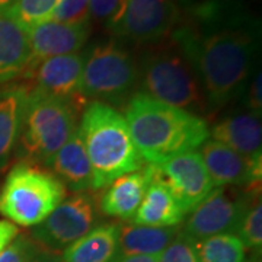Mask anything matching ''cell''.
<instances>
[{
    "label": "cell",
    "mask_w": 262,
    "mask_h": 262,
    "mask_svg": "<svg viewBox=\"0 0 262 262\" xmlns=\"http://www.w3.org/2000/svg\"><path fill=\"white\" fill-rule=\"evenodd\" d=\"M169 38L194 67L210 113L245 92L259 47V22L241 0H201Z\"/></svg>",
    "instance_id": "1"
},
{
    "label": "cell",
    "mask_w": 262,
    "mask_h": 262,
    "mask_svg": "<svg viewBox=\"0 0 262 262\" xmlns=\"http://www.w3.org/2000/svg\"><path fill=\"white\" fill-rule=\"evenodd\" d=\"M122 115L136 147L149 165H162L178 155L195 151L210 136L204 118L143 92L128 98Z\"/></svg>",
    "instance_id": "2"
},
{
    "label": "cell",
    "mask_w": 262,
    "mask_h": 262,
    "mask_svg": "<svg viewBox=\"0 0 262 262\" xmlns=\"http://www.w3.org/2000/svg\"><path fill=\"white\" fill-rule=\"evenodd\" d=\"M77 131L94 169L98 189L125 173L139 170L146 163L134 144L124 115L110 103H88Z\"/></svg>",
    "instance_id": "3"
},
{
    "label": "cell",
    "mask_w": 262,
    "mask_h": 262,
    "mask_svg": "<svg viewBox=\"0 0 262 262\" xmlns=\"http://www.w3.org/2000/svg\"><path fill=\"white\" fill-rule=\"evenodd\" d=\"M151 46L139 63L143 94L204 118L210 114L206 95L187 57L169 37Z\"/></svg>",
    "instance_id": "4"
},
{
    "label": "cell",
    "mask_w": 262,
    "mask_h": 262,
    "mask_svg": "<svg viewBox=\"0 0 262 262\" xmlns=\"http://www.w3.org/2000/svg\"><path fill=\"white\" fill-rule=\"evenodd\" d=\"M76 108L54 96L32 91L15 155L19 162L47 168L50 160L76 131Z\"/></svg>",
    "instance_id": "5"
},
{
    "label": "cell",
    "mask_w": 262,
    "mask_h": 262,
    "mask_svg": "<svg viewBox=\"0 0 262 262\" xmlns=\"http://www.w3.org/2000/svg\"><path fill=\"white\" fill-rule=\"evenodd\" d=\"M66 196L67 189L50 169L18 162L0 188V213L15 226L35 227Z\"/></svg>",
    "instance_id": "6"
},
{
    "label": "cell",
    "mask_w": 262,
    "mask_h": 262,
    "mask_svg": "<svg viewBox=\"0 0 262 262\" xmlns=\"http://www.w3.org/2000/svg\"><path fill=\"white\" fill-rule=\"evenodd\" d=\"M139 82V63L115 41L96 44L84 53L79 94L83 99L118 102Z\"/></svg>",
    "instance_id": "7"
},
{
    "label": "cell",
    "mask_w": 262,
    "mask_h": 262,
    "mask_svg": "<svg viewBox=\"0 0 262 262\" xmlns=\"http://www.w3.org/2000/svg\"><path fill=\"white\" fill-rule=\"evenodd\" d=\"M99 198L92 192H75L34 227L31 239L48 252H63L99 226Z\"/></svg>",
    "instance_id": "8"
},
{
    "label": "cell",
    "mask_w": 262,
    "mask_h": 262,
    "mask_svg": "<svg viewBox=\"0 0 262 262\" xmlns=\"http://www.w3.org/2000/svg\"><path fill=\"white\" fill-rule=\"evenodd\" d=\"M181 13L175 0H120L106 28L136 44H156L170 35Z\"/></svg>",
    "instance_id": "9"
},
{
    "label": "cell",
    "mask_w": 262,
    "mask_h": 262,
    "mask_svg": "<svg viewBox=\"0 0 262 262\" xmlns=\"http://www.w3.org/2000/svg\"><path fill=\"white\" fill-rule=\"evenodd\" d=\"M255 195L256 192L251 196L237 187L214 188L188 213L184 233L194 241L215 234H236L245 211Z\"/></svg>",
    "instance_id": "10"
},
{
    "label": "cell",
    "mask_w": 262,
    "mask_h": 262,
    "mask_svg": "<svg viewBox=\"0 0 262 262\" xmlns=\"http://www.w3.org/2000/svg\"><path fill=\"white\" fill-rule=\"evenodd\" d=\"M83 63L84 53L50 57L31 63L22 76L31 80L28 84L32 91L63 99L80 108L84 103L79 94Z\"/></svg>",
    "instance_id": "11"
},
{
    "label": "cell",
    "mask_w": 262,
    "mask_h": 262,
    "mask_svg": "<svg viewBox=\"0 0 262 262\" xmlns=\"http://www.w3.org/2000/svg\"><path fill=\"white\" fill-rule=\"evenodd\" d=\"M156 166L185 215L214 189L198 151L182 153Z\"/></svg>",
    "instance_id": "12"
},
{
    "label": "cell",
    "mask_w": 262,
    "mask_h": 262,
    "mask_svg": "<svg viewBox=\"0 0 262 262\" xmlns=\"http://www.w3.org/2000/svg\"><path fill=\"white\" fill-rule=\"evenodd\" d=\"M198 153L214 188L259 187L262 156L246 158L211 139L200 146Z\"/></svg>",
    "instance_id": "13"
},
{
    "label": "cell",
    "mask_w": 262,
    "mask_h": 262,
    "mask_svg": "<svg viewBox=\"0 0 262 262\" xmlns=\"http://www.w3.org/2000/svg\"><path fill=\"white\" fill-rule=\"evenodd\" d=\"M25 31L31 47V63H34L77 53L89 38L91 22L72 25L50 19Z\"/></svg>",
    "instance_id": "14"
},
{
    "label": "cell",
    "mask_w": 262,
    "mask_h": 262,
    "mask_svg": "<svg viewBox=\"0 0 262 262\" xmlns=\"http://www.w3.org/2000/svg\"><path fill=\"white\" fill-rule=\"evenodd\" d=\"M153 175L155 165L147 163V166H143L136 172L114 179L99 196L101 213L121 220L133 219L140 207Z\"/></svg>",
    "instance_id": "15"
},
{
    "label": "cell",
    "mask_w": 262,
    "mask_h": 262,
    "mask_svg": "<svg viewBox=\"0 0 262 262\" xmlns=\"http://www.w3.org/2000/svg\"><path fill=\"white\" fill-rule=\"evenodd\" d=\"M47 168L61 181L66 189L69 188L73 192L98 191L94 169L77 128L50 160Z\"/></svg>",
    "instance_id": "16"
},
{
    "label": "cell",
    "mask_w": 262,
    "mask_h": 262,
    "mask_svg": "<svg viewBox=\"0 0 262 262\" xmlns=\"http://www.w3.org/2000/svg\"><path fill=\"white\" fill-rule=\"evenodd\" d=\"M29 84L12 83L0 89V172L8 168L18 144Z\"/></svg>",
    "instance_id": "17"
},
{
    "label": "cell",
    "mask_w": 262,
    "mask_h": 262,
    "mask_svg": "<svg viewBox=\"0 0 262 262\" xmlns=\"http://www.w3.org/2000/svg\"><path fill=\"white\" fill-rule=\"evenodd\" d=\"M184 219L185 214L182 208L166 182L160 178L158 166L155 165V175L137 213L133 217V223L150 227H175L181 225Z\"/></svg>",
    "instance_id": "18"
},
{
    "label": "cell",
    "mask_w": 262,
    "mask_h": 262,
    "mask_svg": "<svg viewBox=\"0 0 262 262\" xmlns=\"http://www.w3.org/2000/svg\"><path fill=\"white\" fill-rule=\"evenodd\" d=\"M210 137L246 158L262 156L261 117L252 113L237 114L220 120L211 127Z\"/></svg>",
    "instance_id": "19"
},
{
    "label": "cell",
    "mask_w": 262,
    "mask_h": 262,
    "mask_svg": "<svg viewBox=\"0 0 262 262\" xmlns=\"http://www.w3.org/2000/svg\"><path fill=\"white\" fill-rule=\"evenodd\" d=\"M31 63L27 31L9 15H0V84L24 75Z\"/></svg>",
    "instance_id": "20"
},
{
    "label": "cell",
    "mask_w": 262,
    "mask_h": 262,
    "mask_svg": "<svg viewBox=\"0 0 262 262\" xmlns=\"http://www.w3.org/2000/svg\"><path fill=\"white\" fill-rule=\"evenodd\" d=\"M120 225H99L63 251V262H115L120 258Z\"/></svg>",
    "instance_id": "21"
},
{
    "label": "cell",
    "mask_w": 262,
    "mask_h": 262,
    "mask_svg": "<svg viewBox=\"0 0 262 262\" xmlns=\"http://www.w3.org/2000/svg\"><path fill=\"white\" fill-rule=\"evenodd\" d=\"M179 233L175 227H150V226L120 225V256L147 255L159 256Z\"/></svg>",
    "instance_id": "22"
},
{
    "label": "cell",
    "mask_w": 262,
    "mask_h": 262,
    "mask_svg": "<svg viewBox=\"0 0 262 262\" xmlns=\"http://www.w3.org/2000/svg\"><path fill=\"white\" fill-rule=\"evenodd\" d=\"M194 245L198 262H246V248L236 234H215Z\"/></svg>",
    "instance_id": "23"
},
{
    "label": "cell",
    "mask_w": 262,
    "mask_h": 262,
    "mask_svg": "<svg viewBox=\"0 0 262 262\" xmlns=\"http://www.w3.org/2000/svg\"><path fill=\"white\" fill-rule=\"evenodd\" d=\"M58 2L60 0H19L8 15L22 28L29 29L50 20Z\"/></svg>",
    "instance_id": "24"
},
{
    "label": "cell",
    "mask_w": 262,
    "mask_h": 262,
    "mask_svg": "<svg viewBox=\"0 0 262 262\" xmlns=\"http://www.w3.org/2000/svg\"><path fill=\"white\" fill-rule=\"evenodd\" d=\"M236 236L242 241L245 248L261 251L262 246V203L261 196L255 195L245 211L237 227Z\"/></svg>",
    "instance_id": "25"
},
{
    "label": "cell",
    "mask_w": 262,
    "mask_h": 262,
    "mask_svg": "<svg viewBox=\"0 0 262 262\" xmlns=\"http://www.w3.org/2000/svg\"><path fill=\"white\" fill-rule=\"evenodd\" d=\"M195 241L184 232L177 237L158 256V262H198L195 252Z\"/></svg>",
    "instance_id": "26"
},
{
    "label": "cell",
    "mask_w": 262,
    "mask_h": 262,
    "mask_svg": "<svg viewBox=\"0 0 262 262\" xmlns=\"http://www.w3.org/2000/svg\"><path fill=\"white\" fill-rule=\"evenodd\" d=\"M89 0H60L51 15V20L63 24H88Z\"/></svg>",
    "instance_id": "27"
},
{
    "label": "cell",
    "mask_w": 262,
    "mask_h": 262,
    "mask_svg": "<svg viewBox=\"0 0 262 262\" xmlns=\"http://www.w3.org/2000/svg\"><path fill=\"white\" fill-rule=\"evenodd\" d=\"M41 251L31 236H16L0 253V262H31Z\"/></svg>",
    "instance_id": "28"
},
{
    "label": "cell",
    "mask_w": 262,
    "mask_h": 262,
    "mask_svg": "<svg viewBox=\"0 0 262 262\" xmlns=\"http://www.w3.org/2000/svg\"><path fill=\"white\" fill-rule=\"evenodd\" d=\"M262 73L261 70H258L253 75L252 80L249 83L248 92H246V105L249 108V113L255 114L258 117H261L262 111Z\"/></svg>",
    "instance_id": "29"
},
{
    "label": "cell",
    "mask_w": 262,
    "mask_h": 262,
    "mask_svg": "<svg viewBox=\"0 0 262 262\" xmlns=\"http://www.w3.org/2000/svg\"><path fill=\"white\" fill-rule=\"evenodd\" d=\"M120 0H89V18L96 22H105L113 16Z\"/></svg>",
    "instance_id": "30"
},
{
    "label": "cell",
    "mask_w": 262,
    "mask_h": 262,
    "mask_svg": "<svg viewBox=\"0 0 262 262\" xmlns=\"http://www.w3.org/2000/svg\"><path fill=\"white\" fill-rule=\"evenodd\" d=\"M19 230L13 223H10L8 220H0V253L3 252L10 242L18 236Z\"/></svg>",
    "instance_id": "31"
},
{
    "label": "cell",
    "mask_w": 262,
    "mask_h": 262,
    "mask_svg": "<svg viewBox=\"0 0 262 262\" xmlns=\"http://www.w3.org/2000/svg\"><path fill=\"white\" fill-rule=\"evenodd\" d=\"M31 262H63V259H61V256H60L58 253L48 252V251L41 249V251L37 253V256H35Z\"/></svg>",
    "instance_id": "32"
},
{
    "label": "cell",
    "mask_w": 262,
    "mask_h": 262,
    "mask_svg": "<svg viewBox=\"0 0 262 262\" xmlns=\"http://www.w3.org/2000/svg\"><path fill=\"white\" fill-rule=\"evenodd\" d=\"M115 262H158V256H147V255L120 256Z\"/></svg>",
    "instance_id": "33"
},
{
    "label": "cell",
    "mask_w": 262,
    "mask_h": 262,
    "mask_svg": "<svg viewBox=\"0 0 262 262\" xmlns=\"http://www.w3.org/2000/svg\"><path fill=\"white\" fill-rule=\"evenodd\" d=\"M19 0H0V15H8Z\"/></svg>",
    "instance_id": "34"
},
{
    "label": "cell",
    "mask_w": 262,
    "mask_h": 262,
    "mask_svg": "<svg viewBox=\"0 0 262 262\" xmlns=\"http://www.w3.org/2000/svg\"><path fill=\"white\" fill-rule=\"evenodd\" d=\"M181 2H185V0H181Z\"/></svg>",
    "instance_id": "35"
}]
</instances>
